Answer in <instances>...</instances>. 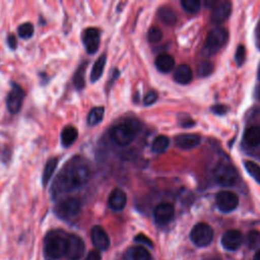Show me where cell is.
I'll return each mask as SVG.
<instances>
[{"instance_id": "1", "label": "cell", "mask_w": 260, "mask_h": 260, "mask_svg": "<svg viewBox=\"0 0 260 260\" xmlns=\"http://www.w3.org/2000/svg\"><path fill=\"white\" fill-rule=\"evenodd\" d=\"M89 175L87 162L81 156L72 157L65 164L52 183L50 189L52 197L55 199L82 188L88 182Z\"/></svg>"}, {"instance_id": "2", "label": "cell", "mask_w": 260, "mask_h": 260, "mask_svg": "<svg viewBox=\"0 0 260 260\" xmlns=\"http://www.w3.org/2000/svg\"><path fill=\"white\" fill-rule=\"evenodd\" d=\"M68 233L62 230H53L47 233L44 239V254L48 260H58L65 256Z\"/></svg>"}, {"instance_id": "3", "label": "cell", "mask_w": 260, "mask_h": 260, "mask_svg": "<svg viewBox=\"0 0 260 260\" xmlns=\"http://www.w3.org/2000/svg\"><path fill=\"white\" fill-rule=\"evenodd\" d=\"M137 132L138 129L133 122H123L111 129L110 136L115 144L127 146L135 139Z\"/></svg>"}, {"instance_id": "4", "label": "cell", "mask_w": 260, "mask_h": 260, "mask_svg": "<svg viewBox=\"0 0 260 260\" xmlns=\"http://www.w3.org/2000/svg\"><path fill=\"white\" fill-rule=\"evenodd\" d=\"M81 209V202L77 197L68 196L62 198L54 206V213L63 220H69L77 216Z\"/></svg>"}, {"instance_id": "5", "label": "cell", "mask_w": 260, "mask_h": 260, "mask_svg": "<svg viewBox=\"0 0 260 260\" xmlns=\"http://www.w3.org/2000/svg\"><path fill=\"white\" fill-rule=\"evenodd\" d=\"M228 38L229 34L225 28L218 26L211 29L206 37L202 53L207 57L214 55L226 43Z\"/></svg>"}, {"instance_id": "6", "label": "cell", "mask_w": 260, "mask_h": 260, "mask_svg": "<svg viewBox=\"0 0 260 260\" xmlns=\"http://www.w3.org/2000/svg\"><path fill=\"white\" fill-rule=\"evenodd\" d=\"M213 177L215 182L223 187H231L238 180L236 169L229 162H219L214 169Z\"/></svg>"}, {"instance_id": "7", "label": "cell", "mask_w": 260, "mask_h": 260, "mask_svg": "<svg viewBox=\"0 0 260 260\" xmlns=\"http://www.w3.org/2000/svg\"><path fill=\"white\" fill-rule=\"evenodd\" d=\"M190 239L197 247H205L213 239L212 228L205 222H199L193 226L190 233Z\"/></svg>"}, {"instance_id": "8", "label": "cell", "mask_w": 260, "mask_h": 260, "mask_svg": "<svg viewBox=\"0 0 260 260\" xmlns=\"http://www.w3.org/2000/svg\"><path fill=\"white\" fill-rule=\"evenodd\" d=\"M84 242L79 236L75 234H68L65 252V257L68 260H80L84 254Z\"/></svg>"}, {"instance_id": "9", "label": "cell", "mask_w": 260, "mask_h": 260, "mask_svg": "<svg viewBox=\"0 0 260 260\" xmlns=\"http://www.w3.org/2000/svg\"><path fill=\"white\" fill-rule=\"evenodd\" d=\"M215 203H216L217 208L221 212L228 213V212L235 210L238 207L239 197L236 193H234L232 191L223 190L216 194Z\"/></svg>"}, {"instance_id": "10", "label": "cell", "mask_w": 260, "mask_h": 260, "mask_svg": "<svg viewBox=\"0 0 260 260\" xmlns=\"http://www.w3.org/2000/svg\"><path fill=\"white\" fill-rule=\"evenodd\" d=\"M23 98V89L17 83H12V88L8 92L6 99V106L11 114H17L20 111L22 107Z\"/></svg>"}, {"instance_id": "11", "label": "cell", "mask_w": 260, "mask_h": 260, "mask_svg": "<svg viewBox=\"0 0 260 260\" xmlns=\"http://www.w3.org/2000/svg\"><path fill=\"white\" fill-rule=\"evenodd\" d=\"M101 41L100 30L95 27H88L82 32V43L88 54H94L99 47Z\"/></svg>"}, {"instance_id": "12", "label": "cell", "mask_w": 260, "mask_h": 260, "mask_svg": "<svg viewBox=\"0 0 260 260\" xmlns=\"http://www.w3.org/2000/svg\"><path fill=\"white\" fill-rule=\"evenodd\" d=\"M243 240V235L240 231L229 230L222 235L221 245L229 251H235L241 247Z\"/></svg>"}, {"instance_id": "13", "label": "cell", "mask_w": 260, "mask_h": 260, "mask_svg": "<svg viewBox=\"0 0 260 260\" xmlns=\"http://www.w3.org/2000/svg\"><path fill=\"white\" fill-rule=\"evenodd\" d=\"M90 238L93 246L100 251H106L110 246V239L106 231L101 225L92 226Z\"/></svg>"}, {"instance_id": "14", "label": "cell", "mask_w": 260, "mask_h": 260, "mask_svg": "<svg viewBox=\"0 0 260 260\" xmlns=\"http://www.w3.org/2000/svg\"><path fill=\"white\" fill-rule=\"evenodd\" d=\"M174 213H175V209L171 203L161 202L155 207L153 211V216L157 223L166 224L173 218Z\"/></svg>"}, {"instance_id": "15", "label": "cell", "mask_w": 260, "mask_h": 260, "mask_svg": "<svg viewBox=\"0 0 260 260\" xmlns=\"http://www.w3.org/2000/svg\"><path fill=\"white\" fill-rule=\"evenodd\" d=\"M232 12V4L230 2H221L213 7L210 15V21L214 24H218L226 20Z\"/></svg>"}, {"instance_id": "16", "label": "cell", "mask_w": 260, "mask_h": 260, "mask_svg": "<svg viewBox=\"0 0 260 260\" xmlns=\"http://www.w3.org/2000/svg\"><path fill=\"white\" fill-rule=\"evenodd\" d=\"M201 142V137L195 133H183L176 137V144L179 148L188 150L195 148Z\"/></svg>"}, {"instance_id": "17", "label": "cell", "mask_w": 260, "mask_h": 260, "mask_svg": "<svg viewBox=\"0 0 260 260\" xmlns=\"http://www.w3.org/2000/svg\"><path fill=\"white\" fill-rule=\"evenodd\" d=\"M127 203V196L126 193L120 189V188H115L108 199V205L113 211H120L122 210Z\"/></svg>"}, {"instance_id": "18", "label": "cell", "mask_w": 260, "mask_h": 260, "mask_svg": "<svg viewBox=\"0 0 260 260\" xmlns=\"http://www.w3.org/2000/svg\"><path fill=\"white\" fill-rule=\"evenodd\" d=\"M244 144L250 148H255L260 145V126H249L243 135Z\"/></svg>"}, {"instance_id": "19", "label": "cell", "mask_w": 260, "mask_h": 260, "mask_svg": "<svg viewBox=\"0 0 260 260\" xmlns=\"http://www.w3.org/2000/svg\"><path fill=\"white\" fill-rule=\"evenodd\" d=\"M193 77L191 68L187 64H181L175 69L174 79L180 84H188Z\"/></svg>"}, {"instance_id": "20", "label": "cell", "mask_w": 260, "mask_h": 260, "mask_svg": "<svg viewBox=\"0 0 260 260\" xmlns=\"http://www.w3.org/2000/svg\"><path fill=\"white\" fill-rule=\"evenodd\" d=\"M155 66L160 72L168 73L174 68L175 60L171 55H169L167 53H162L156 57Z\"/></svg>"}, {"instance_id": "21", "label": "cell", "mask_w": 260, "mask_h": 260, "mask_svg": "<svg viewBox=\"0 0 260 260\" xmlns=\"http://www.w3.org/2000/svg\"><path fill=\"white\" fill-rule=\"evenodd\" d=\"M77 137H78L77 129L71 125H68L64 127L61 132V143L64 147H69L75 142Z\"/></svg>"}, {"instance_id": "22", "label": "cell", "mask_w": 260, "mask_h": 260, "mask_svg": "<svg viewBox=\"0 0 260 260\" xmlns=\"http://www.w3.org/2000/svg\"><path fill=\"white\" fill-rule=\"evenodd\" d=\"M160 21L167 25H173L177 22V13L171 7H161L157 12Z\"/></svg>"}, {"instance_id": "23", "label": "cell", "mask_w": 260, "mask_h": 260, "mask_svg": "<svg viewBox=\"0 0 260 260\" xmlns=\"http://www.w3.org/2000/svg\"><path fill=\"white\" fill-rule=\"evenodd\" d=\"M106 61H107L106 55L103 54L94 62L93 66L91 68V72H90V80H91V82H95L96 80H99L102 77L104 69H105Z\"/></svg>"}, {"instance_id": "24", "label": "cell", "mask_w": 260, "mask_h": 260, "mask_svg": "<svg viewBox=\"0 0 260 260\" xmlns=\"http://www.w3.org/2000/svg\"><path fill=\"white\" fill-rule=\"evenodd\" d=\"M170 145V139L166 135H158L156 136L151 143V150L154 153H162L165 152Z\"/></svg>"}, {"instance_id": "25", "label": "cell", "mask_w": 260, "mask_h": 260, "mask_svg": "<svg viewBox=\"0 0 260 260\" xmlns=\"http://www.w3.org/2000/svg\"><path fill=\"white\" fill-rule=\"evenodd\" d=\"M58 165V158L57 157H51L48 159L47 164H46V167L44 169V172H43V176H42V182H43V185L46 186L51 177L53 176L55 170H56V167Z\"/></svg>"}, {"instance_id": "26", "label": "cell", "mask_w": 260, "mask_h": 260, "mask_svg": "<svg viewBox=\"0 0 260 260\" xmlns=\"http://www.w3.org/2000/svg\"><path fill=\"white\" fill-rule=\"evenodd\" d=\"M87 62H84L79 65L77 70L73 76V84L77 89H82L85 85V70H86Z\"/></svg>"}, {"instance_id": "27", "label": "cell", "mask_w": 260, "mask_h": 260, "mask_svg": "<svg viewBox=\"0 0 260 260\" xmlns=\"http://www.w3.org/2000/svg\"><path fill=\"white\" fill-rule=\"evenodd\" d=\"M105 108L104 107H94L92 108L87 115V124L89 126H95L102 122L104 119Z\"/></svg>"}, {"instance_id": "28", "label": "cell", "mask_w": 260, "mask_h": 260, "mask_svg": "<svg viewBox=\"0 0 260 260\" xmlns=\"http://www.w3.org/2000/svg\"><path fill=\"white\" fill-rule=\"evenodd\" d=\"M244 167L246 171L250 174V176L258 183L260 184V166L252 160H245Z\"/></svg>"}, {"instance_id": "29", "label": "cell", "mask_w": 260, "mask_h": 260, "mask_svg": "<svg viewBox=\"0 0 260 260\" xmlns=\"http://www.w3.org/2000/svg\"><path fill=\"white\" fill-rule=\"evenodd\" d=\"M181 5L186 12L194 14L200 10L201 2L199 0H182Z\"/></svg>"}, {"instance_id": "30", "label": "cell", "mask_w": 260, "mask_h": 260, "mask_svg": "<svg viewBox=\"0 0 260 260\" xmlns=\"http://www.w3.org/2000/svg\"><path fill=\"white\" fill-rule=\"evenodd\" d=\"M131 258L132 260H150V254L143 246H139L132 248Z\"/></svg>"}, {"instance_id": "31", "label": "cell", "mask_w": 260, "mask_h": 260, "mask_svg": "<svg viewBox=\"0 0 260 260\" xmlns=\"http://www.w3.org/2000/svg\"><path fill=\"white\" fill-rule=\"evenodd\" d=\"M34 25L30 23V22H24V23H21L18 27H17V32H18V36L21 38V39H24V40H28L32 37L34 35Z\"/></svg>"}, {"instance_id": "32", "label": "cell", "mask_w": 260, "mask_h": 260, "mask_svg": "<svg viewBox=\"0 0 260 260\" xmlns=\"http://www.w3.org/2000/svg\"><path fill=\"white\" fill-rule=\"evenodd\" d=\"M247 246L250 249H255L260 246V232L250 231L247 235Z\"/></svg>"}, {"instance_id": "33", "label": "cell", "mask_w": 260, "mask_h": 260, "mask_svg": "<svg viewBox=\"0 0 260 260\" xmlns=\"http://www.w3.org/2000/svg\"><path fill=\"white\" fill-rule=\"evenodd\" d=\"M212 71H213V65L210 62L202 61L197 66V73H198V76L200 77L208 76L211 74Z\"/></svg>"}, {"instance_id": "34", "label": "cell", "mask_w": 260, "mask_h": 260, "mask_svg": "<svg viewBox=\"0 0 260 260\" xmlns=\"http://www.w3.org/2000/svg\"><path fill=\"white\" fill-rule=\"evenodd\" d=\"M162 32L156 26H151L147 31V39L150 43H157L161 40Z\"/></svg>"}, {"instance_id": "35", "label": "cell", "mask_w": 260, "mask_h": 260, "mask_svg": "<svg viewBox=\"0 0 260 260\" xmlns=\"http://www.w3.org/2000/svg\"><path fill=\"white\" fill-rule=\"evenodd\" d=\"M235 59H236V62L239 66L243 65V63L245 62V60H246V49L243 45L238 46L237 51H236V55H235Z\"/></svg>"}, {"instance_id": "36", "label": "cell", "mask_w": 260, "mask_h": 260, "mask_svg": "<svg viewBox=\"0 0 260 260\" xmlns=\"http://www.w3.org/2000/svg\"><path fill=\"white\" fill-rule=\"evenodd\" d=\"M156 100H157V93L154 90H150L145 94V96L143 99V104L145 106H150L153 103H155Z\"/></svg>"}, {"instance_id": "37", "label": "cell", "mask_w": 260, "mask_h": 260, "mask_svg": "<svg viewBox=\"0 0 260 260\" xmlns=\"http://www.w3.org/2000/svg\"><path fill=\"white\" fill-rule=\"evenodd\" d=\"M211 111L216 115H224L229 111V108L224 105H214L212 106Z\"/></svg>"}, {"instance_id": "38", "label": "cell", "mask_w": 260, "mask_h": 260, "mask_svg": "<svg viewBox=\"0 0 260 260\" xmlns=\"http://www.w3.org/2000/svg\"><path fill=\"white\" fill-rule=\"evenodd\" d=\"M135 241H137V242H141V243H143V244H146L147 246L152 247V242H151V241H150L146 236H144V235H142V234L137 235V236H136V238H135Z\"/></svg>"}, {"instance_id": "39", "label": "cell", "mask_w": 260, "mask_h": 260, "mask_svg": "<svg viewBox=\"0 0 260 260\" xmlns=\"http://www.w3.org/2000/svg\"><path fill=\"white\" fill-rule=\"evenodd\" d=\"M7 45L12 50L17 47V41H16V38L14 35H9L7 37Z\"/></svg>"}, {"instance_id": "40", "label": "cell", "mask_w": 260, "mask_h": 260, "mask_svg": "<svg viewBox=\"0 0 260 260\" xmlns=\"http://www.w3.org/2000/svg\"><path fill=\"white\" fill-rule=\"evenodd\" d=\"M84 260H101V254L98 251L92 250L87 254Z\"/></svg>"}, {"instance_id": "41", "label": "cell", "mask_w": 260, "mask_h": 260, "mask_svg": "<svg viewBox=\"0 0 260 260\" xmlns=\"http://www.w3.org/2000/svg\"><path fill=\"white\" fill-rule=\"evenodd\" d=\"M181 122H182V123H181V125H182L183 127H191V126H194V125H195L194 121H193L191 118L183 119Z\"/></svg>"}, {"instance_id": "42", "label": "cell", "mask_w": 260, "mask_h": 260, "mask_svg": "<svg viewBox=\"0 0 260 260\" xmlns=\"http://www.w3.org/2000/svg\"><path fill=\"white\" fill-rule=\"evenodd\" d=\"M254 260H260V250H258L254 255Z\"/></svg>"}, {"instance_id": "43", "label": "cell", "mask_w": 260, "mask_h": 260, "mask_svg": "<svg viewBox=\"0 0 260 260\" xmlns=\"http://www.w3.org/2000/svg\"><path fill=\"white\" fill-rule=\"evenodd\" d=\"M257 96L260 100V85L257 87Z\"/></svg>"}, {"instance_id": "44", "label": "cell", "mask_w": 260, "mask_h": 260, "mask_svg": "<svg viewBox=\"0 0 260 260\" xmlns=\"http://www.w3.org/2000/svg\"><path fill=\"white\" fill-rule=\"evenodd\" d=\"M207 260H221V259L217 258V257H213V258H210V259H207Z\"/></svg>"}, {"instance_id": "45", "label": "cell", "mask_w": 260, "mask_h": 260, "mask_svg": "<svg viewBox=\"0 0 260 260\" xmlns=\"http://www.w3.org/2000/svg\"><path fill=\"white\" fill-rule=\"evenodd\" d=\"M259 78H260V70H259Z\"/></svg>"}]
</instances>
